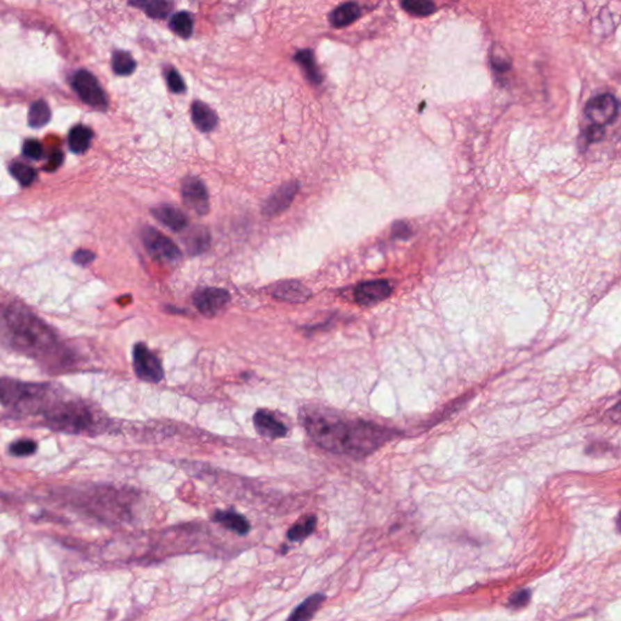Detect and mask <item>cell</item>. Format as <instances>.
<instances>
[{"label": "cell", "instance_id": "38", "mask_svg": "<svg viewBox=\"0 0 621 621\" xmlns=\"http://www.w3.org/2000/svg\"><path fill=\"white\" fill-rule=\"evenodd\" d=\"M618 528H619V531L621 533V513L619 515V517H618Z\"/></svg>", "mask_w": 621, "mask_h": 621}, {"label": "cell", "instance_id": "25", "mask_svg": "<svg viewBox=\"0 0 621 621\" xmlns=\"http://www.w3.org/2000/svg\"><path fill=\"white\" fill-rule=\"evenodd\" d=\"M169 26H170L172 32H175L182 38H190L193 33V19L186 11H181V13L174 15L171 17Z\"/></svg>", "mask_w": 621, "mask_h": 621}, {"label": "cell", "instance_id": "29", "mask_svg": "<svg viewBox=\"0 0 621 621\" xmlns=\"http://www.w3.org/2000/svg\"><path fill=\"white\" fill-rule=\"evenodd\" d=\"M402 6L405 11L417 15V16H428L432 13H435V10H436L435 4L432 1H427V0H408V1H403Z\"/></svg>", "mask_w": 621, "mask_h": 621}, {"label": "cell", "instance_id": "10", "mask_svg": "<svg viewBox=\"0 0 621 621\" xmlns=\"http://www.w3.org/2000/svg\"><path fill=\"white\" fill-rule=\"evenodd\" d=\"M182 200L191 210L205 215L209 210V195L204 184L197 177H188L182 185Z\"/></svg>", "mask_w": 621, "mask_h": 621}, {"label": "cell", "instance_id": "5", "mask_svg": "<svg viewBox=\"0 0 621 621\" xmlns=\"http://www.w3.org/2000/svg\"><path fill=\"white\" fill-rule=\"evenodd\" d=\"M72 86L76 92V95L81 97L86 104L97 109L107 108V96L104 94V89L101 88L100 83L97 81L95 76L86 70L76 71L72 76Z\"/></svg>", "mask_w": 621, "mask_h": 621}, {"label": "cell", "instance_id": "7", "mask_svg": "<svg viewBox=\"0 0 621 621\" xmlns=\"http://www.w3.org/2000/svg\"><path fill=\"white\" fill-rule=\"evenodd\" d=\"M145 247L150 255L161 262L174 264L180 260L181 250L170 238L153 227H145L143 231Z\"/></svg>", "mask_w": 621, "mask_h": 621}, {"label": "cell", "instance_id": "30", "mask_svg": "<svg viewBox=\"0 0 621 621\" xmlns=\"http://www.w3.org/2000/svg\"><path fill=\"white\" fill-rule=\"evenodd\" d=\"M37 443L31 439H19L16 441L9 446V451L11 455L22 458V456L33 455L37 451Z\"/></svg>", "mask_w": 621, "mask_h": 621}, {"label": "cell", "instance_id": "20", "mask_svg": "<svg viewBox=\"0 0 621 621\" xmlns=\"http://www.w3.org/2000/svg\"><path fill=\"white\" fill-rule=\"evenodd\" d=\"M92 136L94 134L91 131V129L86 128L84 125H76L74 128H72L68 135V146L71 148L72 152L76 154L86 152L90 146Z\"/></svg>", "mask_w": 621, "mask_h": 621}, {"label": "cell", "instance_id": "26", "mask_svg": "<svg viewBox=\"0 0 621 621\" xmlns=\"http://www.w3.org/2000/svg\"><path fill=\"white\" fill-rule=\"evenodd\" d=\"M317 518L314 516L305 517L301 521L295 523L288 531V539L290 541H303L309 538L316 529Z\"/></svg>", "mask_w": 621, "mask_h": 621}, {"label": "cell", "instance_id": "34", "mask_svg": "<svg viewBox=\"0 0 621 621\" xmlns=\"http://www.w3.org/2000/svg\"><path fill=\"white\" fill-rule=\"evenodd\" d=\"M95 254L90 252V250H86V249H79V250H76V252L73 254V261H74V264L79 266L90 265L91 262L95 260Z\"/></svg>", "mask_w": 621, "mask_h": 621}, {"label": "cell", "instance_id": "15", "mask_svg": "<svg viewBox=\"0 0 621 621\" xmlns=\"http://www.w3.org/2000/svg\"><path fill=\"white\" fill-rule=\"evenodd\" d=\"M296 192H298V185L295 182L280 187V190L277 191L275 195L267 200L265 208H264V213L268 216H273V215L284 211L285 209L288 208L290 203L294 200Z\"/></svg>", "mask_w": 621, "mask_h": 621}, {"label": "cell", "instance_id": "36", "mask_svg": "<svg viewBox=\"0 0 621 621\" xmlns=\"http://www.w3.org/2000/svg\"><path fill=\"white\" fill-rule=\"evenodd\" d=\"M394 237L402 238V239H407V238L410 237V234H412V231H410V228H409L408 225L405 223H397L394 226Z\"/></svg>", "mask_w": 621, "mask_h": 621}, {"label": "cell", "instance_id": "19", "mask_svg": "<svg viewBox=\"0 0 621 621\" xmlns=\"http://www.w3.org/2000/svg\"><path fill=\"white\" fill-rule=\"evenodd\" d=\"M361 16V8L356 3H346V4L337 6V9L332 11L329 16V21L334 27H345L356 21Z\"/></svg>", "mask_w": 621, "mask_h": 621}, {"label": "cell", "instance_id": "33", "mask_svg": "<svg viewBox=\"0 0 621 621\" xmlns=\"http://www.w3.org/2000/svg\"><path fill=\"white\" fill-rule=\"evenodd\" d=\"M531 595L529 590L517 591V592L513 593L511 597L508 598V607H511L513 609L523 608L531 601Z\"/></svg>", "mask_w": 621, "mask_h": 621}, {"label": "cell", "instance_id": "17", "mask_svg": "<svg viewBox=\"0 0 621 621\" xmlns=\"http://www.w3.org/2000/svg\"><path fill=\"white\" fill-rule=\"evenodd\" d=\"M192 120L195 127L204 133L211 131L218 125V115L202 101H195L192 104Z\"/></svg>", "mask_w": 621, "mask_h": 621}, {"label": "cell", "instance_id": "12", "mask_svg": "<svg viewBox=\"0 0 621 621\" xmlns=\"http://www.w3.org/2000/svg\"><path fill=\"white\" fill-rule=\"evenodd\" d=\"M254 426L260 436L268 439L282 438L288 433L287 427L267 410H257L254 415Z\"/></svg>", "mask_w": 621, "mask_h": 621}, {"label": "cell", "instance_id": "27", "mask_svg": "<svg viewBox=\"0 0 621 621\" xmlns=\"http://www.w3.org/2000/svg\"><path fill=\"white\" fill-rule=\"evenodd\" d=\"M112 67L118 76H130L136 68V62L129 52L118 50L112 57Z\"/></svg>", "mask_w": 621, "mask_h": 621}, {"label": "cell", "instance_id": "2", "mask_svg": "<svg viewBox=\"0 0 621 621\" xmlns=\"http://www.w3.org/2000/svg\"><path fill=\"white\" fill-rule=\"evenodd\" d=\"M5 327L13 346L29 356L47 355L57 346L50 328L21 305H11L4 311Z\"/></svg>", "mask_w": 621, "mask_h": 621}, {"label": "cell", "instance_id": "23", "mask_svg": "<svg viewBox=\"0 0 621 621\" xmlns=\"http://www.w3.org/2000/svg\"><path fill=\"white\" fill-rule=\"evenodd\" d=\"M210 244V236L205 228L195 227L188 232L186 245L191 254H200L205 252Z\"/></svg>", "mask_w": 621, "mask_h": 621}, {"label": "cell", "instance_id": "37", "mask_svg": "<svg viewBox=\"0 0 621 621\" xmlns=\"http://www.w3.org/2000/svg\"><path fill=\"white\" fill-rule=\"evenodd\" d=\"M62 161V153L61 152H55L52 154L51 161H50V166H54V168H57V166L61 164Z\"/></svg>", "mask_w": 621, "mask_h": 621}, {"label": "cell", "instance_id": "3", "mask_svg": "<svg viewBox=\"0 0 621 621\" xmlns=\"http://www.w3.org/2000/svg\"><path fill=\"white\" fill-rule=\"evenodd\" d=\"M49 397L48 385L24 384L14 380H1V403L17 413H35L45 408Z\"/></svg>", "mask_w": 621, "mask_h": 621}, {"label": "cell", "instance_id": "24", "mask_svg": "<svg viewBox=\"0 0 621 621\" xmlns=\"http://www.w3.org/2000/svg\"><path fill=\"white\" fill-rule=\"evenodd\" d=\"M134 6H138L153 19H166L168 15L170 14L172 10V3L170 1H136V3H130Z\"/></svg>", "mask_w": 621, "mask_h": 621}, {"label": "cell", "instance_id": "6", "mask_svg": "<svg viewBox=\"0 0 621 621\" xmlns=\"http://www.w3.org/2000/svg\"><path fill=\"white\" fill-rule=\"evenodd\" d=\"M134 369L138 379L158 384L164 378L159 358L145 344H136L133 351Z\"/></svg>", "mask_w": 621, "mask_h": 621}, {"label": "cell", "instance_id": "11", "mask_svg": "<svg viewBox=\"0 0 621 621\" xmlns=\"http://www.w3.org/2000/svg\"><path fill=\"white\" fill-rule=\"evenodd\" d=\"M392 293V288L386 280H370L357 287L355 300L362 306H374L387 299Z\"/></svg>", "mask_w": 621, "mask_h": 621}, {"label": "cell", "instance_id": "28", "mask_svg": "<svg viewBox=\"0 0 621 621\" xmlns=\"http://www.w3.org/2000/svg\"><path fill=\"white\" fill-rule=\"evenodd\" d=\"M10 172L24 187L32 185L33 181L37 179V171L34 170L32 166H26L22 163H14L10 166Z\"/></svg>", "mask_w": 621, "mask_h": 621}, {"label": "cell", "instance_id": "18", "mask_svg": "<svg viewBox=\"0 0 621 621\" xmlns=\"http://www.w3.org/2000/svg\"><path fill=\"white\" fill-rule=\"evenodd\" d=\"M324 599H325V596L323 593H314L312 596H309L300 606L295 608L294 612L291 613L288 621L311 620L322 606Z\"/></svg>", "mask_w": 621, "mask_h": 621}, {"label": "cell", "instance_id": "22", "mask_svg": "<svg viewBox=\"0 0 621 621\" xmlns=\"http://www.w3.org/2000/svg\"><path fill=\"white\" fill-rule=\"evenodd\" d=\"M295 61L303 67L305 74L307 76L309 81H312L314 84H319L323 81L322 74L317 68V65L314 62V57L311 50H301L295 55Z\"/></svg>", "mask_w": 621, "mask_h": 621}, {"label": "cell", "instance_id": "13", "mask_svg": "<svg viewBox=\"0 0 621 621\" xmlns=\"http://www.w3.org/2000/svg\"><path fill=\"white\" fill-rule=\"evenodd\" d=\"M272 295L283 301L300 304L306 303L311 298V291L296 280H288L273 287Z\"/></svg>", "mask_w": 621, "mask_h": 621}, {"label": "cell", "instance_id": "4", "mask_svg": "<svg viewBox=\"0 0 621 621\" xmlns=\"http://www.w3.org/2000/svg\"><path fill=\"white\" fill-rule=\"evenodd\" d=\"M49 425L56 431L67 433L86 432L94 426V417L86 404L60 402L52 404L45 412Z\"/></svg>", "mask_w": 621, "mask_h": 621}, {"label": "cell", "instance_id": "1", "mask_svg": "<svg viewBox=\"0 0 621 621\" xmlns=\"http://www.w3.org/2000/svg\"><path fill=\"white\" fill-rule=\"evenodd\" d=\"M301 421L309 437L323 449L363 458L391 441L394 431L371 422L350 420L325 409L306 408Z\"/></svg>", "mask_w": 621, "mask_h": 621}, {"label": "cell", "instance_id": "8", "mask_svg": "<svg viewBox=\"0 0 621 621\" xmlns=\"http://www.w3.org/2000/svg\"><path fill=\"white\" fill-rule=\"evenodd\" d=\"M619 104L611 94L595 96L585 106V115L595 127L604 128L617 117Z\"/></svg>", "mask_w": 621, "mask_h": 621}, {"label": "cell", "instance_id": "21", "mask_svg": "<svg viewBox=\"0 0 621 621\" xmlns=\"http://www.w3.org/2000/svg\"><path fill=\"white\" fill-rule=\"evenodd\" d=\"M51 119L49 104L44 100H38L31 104L29 112V124L31 128H43Z\"/></svg>", "mask_w": 621, "mask_h": 621}, {"label": "cell", "instance_id": "35", "mask_svg": "<svg viewBox=\"0 0 621 621\" xmlns=\"http://www.w3.org/2000/svg\"><path fill=\"white\" fill-rule=\"evenodd\" d=\"M603 135H604V130H603V128H599V127L591 125L586 130V138H588V143H597L603 138Z\"/></svg>", "mask_w": 621, "mask_h": 621}, {"label": "cell", "instance_id": "31", "mask_svg": "<svg viewBox=\"0 0 621 621\" xmlns=\"http://www.w3.org/2000/svg\"><path fill=\"white\" fill-rule=\"evenodd\" d=\"M22 152H24V156H27L29 159H32V161H39L44 156L43 146L37 140H27L24 143Z\"/></svg>", "mask_w": 621, "mask_h": 621}, {"label": "cell", "instance_id": "16", "mask_svg": "<svg viewBox=\"0 0 621 621\" xmlns=\"http://www.w3.org/2000/svg\"><path fill=\"white\" fill-rule=\"evenodd\" d=\"M152 213L159 223L175 232L182 231L188 223V218L182 210L170 205H161L159 208L153 209Z\"/></svg>", "mask_w": 621, "mask_h": 621}, {"label": "cell", "instance_id": "9", "mask_svg": "<svg viewBox=\"0 0 621 621\" xmlns=\"http://www.w3.org/2000/svg\"><path fill=\"white\" fill-rule=\"evenodd\" d=\"M231 301L227 290L221 288H204L195 293L193 303L197 309L205 317H215L221 313Z\"/></svg>", "mask_w": 621, "mask_h": 621}, {"label": "cell", "instance_id": "32", "mask_svg": "<svg viewBox=\"0 0 621 621\" xmlns=\"http://www.w3.org/2000/svg\"><path fill=\"white\" fill-rule=\"evenodd\" d=\"M166 83H168L169 89L172 92H175V94H181V92L185 91V81L182 79L180 73L174 70V68H171V70L166 72Z\"/></svg>", "mask_w": 621, "mask_h": 621}, {"label": "cell", "instance_id": "14", "mask_svg": "<svg viewBox=\"0 0 621 621\" xmlns=\"http://www.w3.org/2000/svg\"><path fill=\"white\" fill-rule=\"evenodd\" d=\"M213 521L220 526H225L228 531L236 533L237 535H247L252 529L247 518L234 510H223L213 513Z\"/></svg>", "mask_w": 621, "mask_h": 621}]
</instances>
